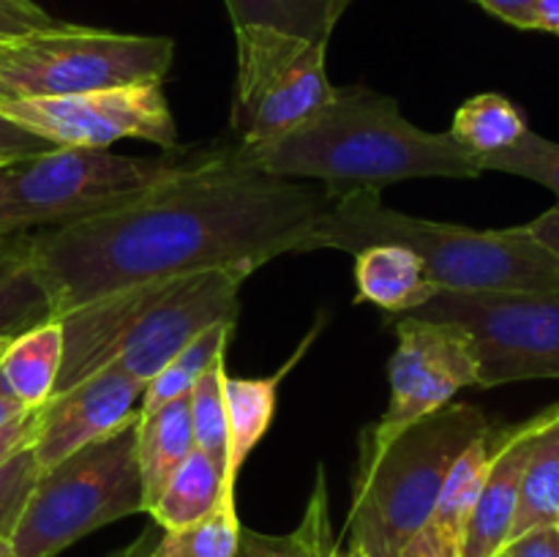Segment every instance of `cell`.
I'll use <instances>...</instances> for the list:
<instances>
[{
    "mask_svg": "<svg viewBox=\"0 0 559 557\" xmlns=\"http://www.w3.org/2000/svg\"><path fill=\"white\" fill-rule=\"evenodd\" d=\"M480 167L484 173H506L535 180L559 197V142L546 140L533 129L508 151L480 156Z\"/></svg>",
    "mask_w": 559,
    "mask_h": 557,
    "instance_id": "cell-29",
    "label": "cell"
},
{
    "mask_svg": "<svg viewBox=\"0 0 559 557\" xmlns=\"http://www.w3.org/2000/svg\"><path fill=\"white\" fill-rule=\"evenodd\" d=\"M535 31L559 36V0H535Z\"/></svg>",
    "mask_w": 559,
    "mask_h": 557,
    "instance_id": "cell-37",
    "label": "cell"
},
{
    "mask_svg": "<svg viewBox=\"0 0 559 557\" xmlns=\"http://www.w3.org/2000/svg\"><path fill=\"white\" fill-rule=\"evenodd\" d=\"M240 167L276 178L314 180L328 200L409 178H480L475 153L451 131H426L399 112L396 98L366 85L333 87L325 107L271 145H229Z\"/></svg>",
    "mask_w": 559,
    "mask_h": 557,
    "instance_id": "cell-2",
    "label": "cell"
},
{
    "mask_svg": "<svg viewBox=\"0 0 559 557\" xmlns=\"http://www.w3.org/2000/svg\"><path fill=\"white\" fill-rule=\"evenodd\" d=\"M243 528L235 497H224L213 511L183 528L162 530L153 544V557H238Z\"/></svg>",
    "mask_w": 559,
    "mask_h": 557,
    "instance_id": "cell-26",
    "label": "cell"
},
{
    "mask_svg": "<svg viewBox=\"0 0 559 557\" xmlns=\"http://www.w3.org/2000/svg\"><path fill=\"white\" fill-rule=\"evenodd\" d=\"M0 118L55 147L109 151L120 140H145L164 153L180 147L162 82L0 102Z\"/></svg>",
    "mask_w": 559,
    "mask_h": 557,
    "instance_id": "cell-10",
    "label": "cell"
},
{
    "mask_svg": "<svg viewBox=\"0 0 559 557\" xmlns=\"http://www.w3.org/2000/svg\"><path fill=\"white\" fill-rule=\"evenodd\" d=\"M448 131L456 137L459 145L480 158L513 147L527 134L530 126L522 109L511 98L502 93H480V96L467 98L456 109Z\"/></svg>",
    "mask_w": 559,
    "mask_h": 557,
    "instance_id": "cell-24",
    "label": "cell"
},
{
    "mask_svg": "<svg viewBox=\"0 0 559 557\" xmlns=\"http://www.w3.org/2000/svg\"><path fill=\"white\" fill-rule=\"evenodd\" d=\"M169 36L63 25L0 47V102L52 98L104 87L164 82L173 69Z\"/></svg>",
    "mask_w": 559,
    "mask_h": 557,
    "instance_id": "cell-7",
    "label": "cell"
},
{
    "mask_svg": "<svg viewBox=\"0 0 559 557\" xmlns=\"http://www.w3.org/2000/svg\"><path fill=\"white\" fill-rule=\"evenodd\" d=\"M38 475H41V467H38L36 453H33L31 446L16 451L14 457L0 464V538L11 535L16 519L25 511L27 497H31Z\"/></svg>",
    "mask_w": 559,
    "mask_h": 557,
    "instance_id": "cell-30",
    "label": "cell"
},
{
    "mask_svg": "<svg viewBox=\"0 0 559 557\" xmlns=\"http://www.w3.org/2000/svg\"><path fill=\"white\" fill-rule=\"evenodd\" d=\"M55 320L36 265V233L0 235V336L16 339Z\"/></svg>",
    "mask_w": 559,
    "mask_h": 557,
    "instance_id": "cell-17",
    "label": "cell"
},
{
    "mask_svg": "<svg viewBox=\"0 0 559 557\" xmlns=\"http://www.w3.org/2000/svg\"><path fill=\"white\" fill-rule=\"evenodd\" d=\"M396 353L391 358V399L360 442L385 446L426 415L453 402L462 388H478L473 339L451 322L396 315Z\"/></svg>",
    "mask_w": 559,
    "mask_h": 557,
    "instance_id": "cell-11",
    "label": "cell"
},
{
    "mask_svg": "<svg viewBox=\"0 0 559 557\" xmlns=\"http://www.w3.org/2000/svg\"><path fill=\"white\" fill-rule=\"evenodd\" d=\"M249 276L246 268H216L169 282L123 333L112 364L147 388L202 331L238 320L240 287Z\"/></svg>",
    "mask_w": 559,
    "mask_h": 557,
    "instance_id": "cell-12",
    "label": "cell"
},
{
    "mask_svg": "<svg viewBox=\"0 0 559 557\" xmlns=\"http://www.w3.org/2000/svg\"><path fill=\"white\" fill-rule=\"evenodd\" d=\"M497 557H506V552H500V555H497Z\"/></svg>",
    "mask_w": 559,
    "mask_h": 557,
    "instance_id": "cell-43",
    "label": "cell"
},
{
    "mask_svg": "<svg viewBox=\"0 0 559 557\" xmlns=\"http://www.w3.org/2000/svg\"><path fill=\"white\" fill-rule=\"evenodd\" d=\"M331 200L325 186L240 167L207 147L191 167L134 202L36 233V265L55 317L87 300L216 268L295 254Z\"/></svg>",
    "mask_w": 559,
    "mask_h": 557,
    "instance_id": "cell-1",
    "label": "cell"
},
{
    "mask_svg": "<svg viewBox=\"0 0 559 557\" xmlns=\"http://www.w3.org/2000/svg\"><path fill=\"white\" fill-rule=\"evenodd\" d=\"M535 528H559V404L530 442L511 541Z\"/></svg>",
    "mask_w": 559,
    "mask_h": 557,
    "instance_id": "cell-20",
    "label": "cell"
},
{
    "mask_svg": "<svg viewBox=\"0 0 559 557\" xmlns=\"http://www.w3.org/2000/svg\"><path fill=\"white\" fill-rule=\"evenodd\" d=\"M506 429L491 426L464 448V453L453 462L451 473L442 484L429 519L413 538V544L407 546L404 557H459L469 513H473L475 500H478L480 486H484L486 473L491 467V459H495L497 448L502 446Z\"/></svg>",
    "mask_w": 559,
    "mask_h": 557,
    "instance_id": "cell-15",
    "label": "cell"
},
{
    "mask_svg": "<svg viewBox=\"0 0 559 557\" xmlns=\"http://www.w3.org/2000/svg\"><path fill=\"white\" fill-rule=\"evenodd\" d=\"M49 147H55V145L38 140L36 134L20 129V126H14L11 120L0 118V164L16 162V158L36 156V153L49 151Z\"/></svg>",
    "mask_w": 559,
    "mask_h": 557,
    "instance_id": "cell-32",
    "label": "cell"
},
{
    "mask_svg": "<svg viewBox=\"0 0 559 557\" xmlns=\"http://www.w3.org/2000/svg\"><path fill=\"white\" fill-rule=\"evenodd\" d=\"M235 47L233 147L251 151L282 140L314 118L333 96L336 85L328 76V44L273 27H240L235 31Z\"/></svg>",
    "mask_w": 559,
    "mask_h": 557,
    "instance_id": "cell-8",
    "label": "cell"
},
{
    "mask_svg": "<svg viewBox=\"0 0 559 557\" xmlns=\"http://www.w3.org/2000/svg\"><path fill=\"white\" fill-rule=\"evenodd\" d=\"M38 426V410H31V413L20 415L11 424L0 426V464L9 457H14L22 448L33 446V437H36Z\"/></svg>",
    "mask_w": 559,
    "mask_h": 557,
    "instance_id": "cell-34",
    "label": "cell"
},
{
    "mask_svg": "<svg viewBox=\"0 0 559 557\" xmlns=\"http://www.w3.org/2000/svg\"><path fill=\"white\" fill-rule=\"evenodd\" d=\"M25 413H31V410H25L14 396H11L9 388L3 386V377H0V426L11 424V420L20 418V415Z\"/></svg>",
    "mask_w": 559,
    "mask_h": 557,
    "instance_id": "cell-39",
    "label": "cell"
},
{
    "mask_svg": "<svg viewBox=\"0 0 559 557\" xmlns=\"http://www.w3.org/2000/svg\"><path fill=\"white\" fill-rule=\"evenodd\" d=\"M355 304H374L391 315H409L440 293L415 251L399 244L369 246L355 254Z\"/></svg>",
    "mask_w": 559,
    "mask_h": 557,
    "instance_id": "cell-16",
    "label": "cell"
},
{
    "mask_svg": "<svg viewBox=\"0 0 559 557\" xmlns=\"http://www.w3.org/2000/svg\"><path fill=\"white\" fill-rule=\"evenodd\" d=\"M409 317L451 322L473 339L478 388L559 377V287L533 293L440 289Z\"/></svg>",
    "mask_w": 559,
    "mask_h": 557,
    "instance_id": "cell-9",
    "label": "cell"
},
{
    "mask_svg": "<svg viewBox=\"0 0 559 557\" xmlns=\"http://www.w3.org/2000/svg\"><path fill=\"white\" fill-rule=\"evenodd\" d=\"M491 429L469 404H445L385 446L360 442L347 544L360 557H404L464 448Z\"/></svg>",
    "mask_w": 559,
    "mask_h": 557,
    "instance_id": "cell-4",
    "label": "cell"
},
{
    "mask_svg": "<svg viewBox=\"0 0 559 557\" xmlns=\"http://www.w3.org/2000/svg\"><path fill=\"white\" fill-rule=\"evenodd\" d=\"M224 380H227V364L218 355L205 375L197 380L189 393L191 431H194V448L211 457L218 467L227 473L229 440H227V407H224ZM233 489V486H229Z\"/></svg>",
    "mask_w": 559,
    "mask_h": 557,
    "instance_id": "cell-28",
    "label": "cell"
},
{
    "mask_svg": "<svg viewBox=\"0 0 559 557\" xmlns=\"http://www.w3.org/2000/svg\"><path fill=\"white\" fill-rule=\"evenodd\" d=\"M524 227H527V233L533 235L538 244H544L546 249H551L555 254H559V202L555 208H549L546 213H540L538 218L524 224Z\"/></svg>",
    "mask_w": 559,
    "mask_h": 557,
    "instance_id": "cell-36",
    "label": "cell"
},
{
    "mask_svg": "<svg viewBox=\"0 0 559 557\" xmlns=\"http://www.w3.org/2000/svg\"><path fill=\"white\" fill-rule=\"evenodd\" d=\"M63 25L33 0H0V44Z\"/></svg>",
    "mask_w": 559,
    "mask_h": 557,
    "instance_id": "cell-31",
    "label": "cell"
},
{
    "mask_svg": "<svg viewBox=\"0 0 559 557\" xmlns=\"http://www.w3.org/2000/svg\"><path fill=\"white\" fill-rule=\"evenodd\" d=\"M289 364L271 377H229L224 380V407H227V484L238 486L240 467L246 464L249 453L260 446L276 413L278 382L287 375Z\"/></svg>",
    "mask_w": 559,
    "mask_h": 557,
    "instance_id": "cell-21",
    "label": "cell"
},
{
    "mask_svg": "<svg viewBox=\"0 0 559 557\" xmlns=\"http://www.w3.org/2000/svg\"><path fill=\"white\" fill-rule=\"evenodd\" d=\"M205 151L118 156L91 147H49L0 164V235L66 227L134 202L162 180L183 173Z\"/></svg>",
    "mask_w": 559,
    "mask_h": 557,
    "instance_id": "cell-5",
    "label": "cell"
},
{
    "mask_svg": "<svg viewBox=\"0 0 559 557\" xmlns=\"http://www.w3.org/2000/svg\"><path fill=\"white\" fill-rule=\"evenodd\" d=\"M549 410L519 426H508L502 446L497 448L491 467L486 473L480 495L469 513L459 557H497L511 541L513 519L519 506V484H522L524 462H527L530 442L538 426L544 424Z\"/></svg>",
    "mask_w": 559,
    "mask_h": 557,
    "instance_id": "cell-14",
    "label": "cell"
},
{
    "mask_svg": "<svg viewBox=\"0 0 559 557\" xmlns=\"http://www.w3.org/2000/svg\"><path fill=\"white\" fill-rule=\"evenodd\" d=\"M399 244L420 257L431 282L456 293H533L559 287V254L527 227L473 229L393 211L377 189L349 191L328 205L295 254L358 251Z\"/></svg>",
    "mask_w": 559,
    "mask_h": 557,
    "instance_id": "cell-3",
    "label": "cell"
},
{
    "mask_svg": "<svg viewBox=\"0 0 559 557\" xmlns=\"http://www.w3.org/2000/svg\"><path fill=\"white\" fill-rule=\"evenodd\" d=\"M142 393L145 388L115 364L55 393L44 407H38V426L31 446L38 467H52L80 448L136 424V402Z\"/></svg>",
    "mask_w": 559,
    "mask_h": 557,
    "instance_id": "cell-13",
    "label": "cell"
},
{
    "mask_svg": "<svg viewBox=\"0 0 559 557\" xmlns=\"http://www.w3.org/2000/svg\"><path fill=\"white\" fill-rule=\"evenodd\" d=\"M63 322L58 317L11 339L0 355V377L22 407L38 410L52 399L63 366Z\"/></svg>",
    "mask_w": 559,
    "mask_h": 557,
    "instance_id": "cell-18",
    "label": "cell"
},
{
    "mask_svg": "<svg viewBox=\"0 0 559 557\" xmlns=\"http://www.w3.org/2000/svg\"><path fill=\"white\" fill-rule=\"evenodd\" d=\"M156 530H145V533L136 535L134 541H131L129 546H123V549L112 552L109 557H153V544H156Z\"/></svg>",
    "mask_w": 559,
    "mask_h": 557,
    "instance_id": "cell-38",
    "label": "cell"
},
{
    "mask_svg": "<svg viewBox=\"0 0 559 557\" xmlns=\"http://www.w3.org/2000/svg\"><path fill=\"white\" fill-rule=\"evenodd\" d=\"M355 0H224L233 31L273 27L309 42H331L338 20Z\"/></svg>",
    "mask_w": 559,
    "mask_h": 557,
    "instance_id": "cell-23",
    "label": "cell"
},
{
    "mask_svg": "<svg viewBox=\"0 0 559 557\" xmlns=\"http://www.w3.org/2000/svg\"><path fill=\"white\" fill-rule=\"evenodd\" d=\"M333 538L331 508H328L325 470H317L314 489L298 528L287 535H265L243 530L238 557H325L328 541Z\"/></svg>",
    "mask_w": 559,
    "mask_h": 557,
    "instance_id": "cell-27",
    "label": "cell"
},
{
    "mask_svg": "<svg viewBox=\"0 0 559 557\" xmlns=\"http://www.w3.org/2000/svg\"><path fill=\"white\" fill-rule=\"evenodd\" d=\"M0 47H3V44H0Z\"/></svg>",
    "mask_w": 559,
    "mask_h": 557,
    "instance_id": "cell-44",
    "label": "cell"
},
{
    "mask_svg": "<svg viewBox=\"0 0 559 557\" xmlns=\"http://www.w3.org/2000/svg\"><path fill=\"white\" fill-rule=\"evenodd\" d=\"M194 451L189 396L164 404L156 413L140 415L136 420V462H140L142 502L145 513L158 500L169 475Z\"/></svg>",
    "mask_w": 559,
    "mask_h": 557,
    "instance_id": "cell-19",
    "label": "cell"
},
{
    "mask_svg": "<svg viewBox=\"0 0 559 557\" xmlns=\"http://www.w3.org/2000/svg\"><path fill=\"white\" fill-rule=\"evenodd\" d=\"M145 513L136 424L41 470L9 535L16 557H58L85 535Z\"/></svg>",
    "mask_w": 559,
    "mask_h": 557,
    "instance_id": "cell-6",
    "label": "cell"
},
{
    "mask_svg": "<svg viewBox=\"0 0 559 557\" xmlns=\"http://www.w3.org/2000/svg\"><path fill=\"white\" fill-rule=\"evenodd\" d=\"M9 344H11V339L0 336V355H3V353H5V347H9Z\"/></svg>",
    "mask_w": 559,
    "mask_h": 557,
    "instance_id": "cell-42",
    "label": "cell"
},
{
    "mask_svg": "<svg viewBox=\"0 0 559 557\" xmlns=\"http://www.w3.org/2000/svg\"><path fill=\"white\" fill-rule=\"evenodd\" d=\"M506 557H559V528H535L508 541Z\"/></svg>",
    "mask_w": 559,
    "mask_h": 557,
    "instance_id": "cell-33",
    "label": "cell"
},
{
    "mask_svg": "<svg viewBox=\"0 0 559 557\" xmlns=\"http://www.w3.org/2000/svg\"><path fill=\"white\" fill-rule=\"evenodd\" d=\"M224 497H235V489H229L227 484V473L211 457H205L200 448H194L180 462V467L169 475L167 486L153 502L147 517L162 530L183 528V524L213 511Z\"/></svg>",
    "mask_w": 559,
    "mask_h": 557,
    "instance_id": "cell-22",
    "label": "cell"
},
{
    "mask_svg": "<svg viewBox=\"0 0 559 557\" xmlns=\"http://www.w3.org/2000/svg\"><path fill=\"white\" fill-rule=\"evenodd\" d=\"M325 557H360V555L347 544V541L331 538L325 546Z\"/></svg>",
    "mask_w": 559,
    "mask_h": 557,
    "instance_id": "cell-40",
    "label": "cell"
},
{
    "mask_svg": "<svg viewBox=\"0 0 559 557\" xmlns=\"http://www.w3.org/2000/svg\"><path fill=\"white\" fill-rule=\"evenodd\" d=\"M0 557H16L14 552H11L9 538H0Z\"/></svg>",
    "mask_w": 559,
    "mask_h": 557,
    "instance_id": "cell-41",
    "label": "cell"
},
{
    "mask_svg": "<svg viewBox=\"0 0 559 557\" xmlns=\"http://www.w3.org/2000/svg\"><path fill=\"white\" fill-rule=\"evenodd\" d=\"M235 333V322H222L207 331H202L194 342L186 344L151 382H147L145 393L140 399V415L156 413L164 404L175 402V399H186L191 388L197 386L207 366L227 353V344Z\"/></svg>",
    "mask_w": 559,
    "mask_h": 557,
    "instance_id": "cell-25",
    "label": "cell"
},
{
    "mask_svg": "<svg viewBox=\"0 0 559 557\" xmlns=\"http://www.w3.org/2000/svg\"><path fill=\"white\" fill-rule=\"evenodd\" d=\"M475 3L519 31H535V0H475Z\"/></svg>",
    "mask_w": 559,
    "mask_h": 557,
    "instance_id": "cell-35",
    "label": "cell"
}]
</instances>
